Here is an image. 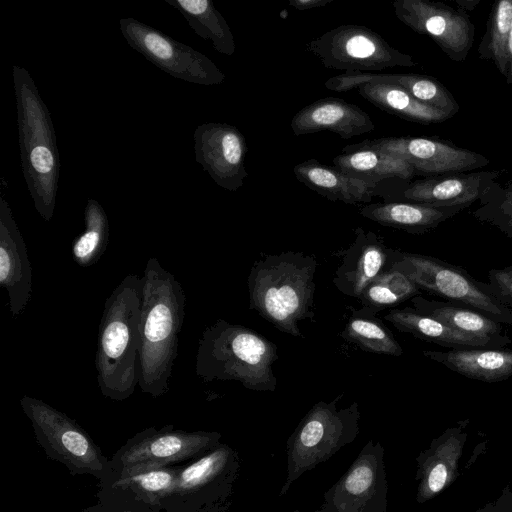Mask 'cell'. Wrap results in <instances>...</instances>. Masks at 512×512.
I'll return each mask as SVG.
<instances>
[{
    "label": "cell",
    "instance_id": "cell-14",
    "mask_svg": "<svg viewBox=\"0 0 512 512\" xmlns=\"http://www.w3.org/2000/svg\"><path fill=\"white\" fill-rule=\"evenodd\" d=\"M180 465L115 472L98 481L100 508L114 512H165Z\"/></svg>",
    "mask_w": 512,
    "mask_h": 512
},
{
    "label": "cell",
    "instance_id": "cell-28",
    "mask_svg": "<svg viewBox=\"0 0 512 512\" xmlns=\"http://www.w3.org/2000/svg\"><path fill=\"white\" fill-rule=\"evenodd\" d=\"M414 309L462 333L495 341L502 346L510 339L502 335L501 323L471 308L413 297Z\"/></svg>",
    "mask_w": 512,
    "mask_h": 512
},
{
    "label": "cell",
    "instance_id": "cell-34",
    "mask_svg": "<svg viewBox=\"0 0 512 512\" xmlns=\"http://www.w3.org/2000/svg\"><path fill=\"white\" fill-rule=\"evenodd\" d=\"M419 291V287L409 277L389 267L364 289L358 299L366 308L381 310L412 298Z\"/></svg>",
    "mask_w": 512,
    "mask_h": 512
},
{
    "label": "cell",
    "instance_id": "cell-1",
    "mask_svg": "<svg viewBox=\"0 0 512 512\" xmlns=\"http://www.w3.org/2000/svg\"><path fill=\"white\" fill-rule=\"evenodd\" d=\"M141 278L138 385L143 393L156 398L169 391L186 296L175 276L154 257L147 261Z\"/></svg>",
    "mask_w": 512,
    "mask_h": 512
},
{
    "label": "cell",
    "instance_id": "cell-23",
    "mask_svg": "<svg viewBox=\"0 0 512 512\" xmlns=\"http://www.w3.org/2000/svg\"><path fill=\"white\" fill-rule=\"evenodd\" d=\"M296 179L316 193L331 201L346 204L369 202L376 184L354 178L335 166H328L316 159H307L293 168Z\"/></svg>",
    "mask_w": 512,
    "mask_h": 512
},
{
    "label": "cell",
    "instance_id": "cell-3",
    "mask_svg": "<svg viewBox=\"0 0 512 512\" xmlns=\"http://www.w3.org/2000/svg\"><path fill=\"white\" fill-rule=\"evenodd\" d=\"M21 166L34 207L53 217L60 172L59 151L50 112L29 72L13 66Z\"/></svg>",
    "mask_w": 512,
    "mask_h": 512
},
{
    "label": "cell",
    "instance_id": "cell-41",
    "mask_svg": "<svg viewBox=\"0 0 512 512\" xmlns=\"http://www.w3.org/2000/svg\"><path fill=\"white\" fill-rule=\"evenodd\" d=\"M79 512H114V511H107L105 509L100 508L98 505L94 504V505L89 506Z\"/></svg>",
    "mask_w": 512,
    "mask_h": 512
},
{
    "label": "cell",
    "instance_id": "cell-38",
    "mask_svg": "<svg viewBox=\"0 0 512 512\" xmlns=\"http://www.w3.org/2000/svg\"><path fill=\"white\" fill-rule=\"evenodd\" d=\"M333 1L334 0H290L289 5L297 10L304 11L324 7Z\"/></svg>",
    "mask_w": 512,
    "mask_h": 512
},
{
    "label": "cell",
    "instance_id": "cell-25",
    "mask_svg": "<svg viewBox=\"0 0 512 512\" xmlns=\"http://www.w3.org/2000/svg\"><path fill=\"white\" fill-rule=\"evenodd\" d=\"M463 209V206L433 207L407 201H390L366 205L360 209V214L384 226L410 233H424Z\"/></svg>",
    "mask_w": 512,
    "mask_h": 512
},
{
    "label": "cell",
    "instance_id": "cell-4",
    "mask_svg": "<svg viewBox=\"0 0 512 512\" xmlns=\"http://www.w3.org/2000/svg\"><path fill=\"white\" fill-rule=\"evenodd\" d=\"M316 270L317 260L302 252L255 261L248 277L250 308L281 332L302 336L298 323L313 316Z\"/></svg>",
    "mask_w": 512,
    "mask_h": 512
},
{
    "label": "cell",
    "instance_id": "cell-40",
    "mask_svg": "<svg viewBox=\"0 0 512 512\" xmlns=\"http://www.w3.org/2000/svg\"><path fill=\"white\" fill-rule=\"evenodd\" d=\"M454 3L458 5V8L467 12L475 9L480 0H455Z\"/></svg>",
    "mask_w": 512,
    "mask_h": 512
},
{
    "label": "cell",
    "instance_id": "cell-6",
    "mask_svg": "<svg viewBox=\"0 0 512 512\" xmlns=\"http://www.w3.org/2000/svg\"><path fill=\"white\" fill-rule=\"evenodd\" d=\"M338 396L331 402L316 403L302 418L286 444L287 475L279 496L305 472L327 461L353 442L359 433L360 412L357 402L337 408Z\"/></svg>",
    "mask_w": 512,
    "mask_h": 512
},
{
    "label": "cell",
    "instance_id": "cell-15",
    "mask_svg": "<svg viewBox=\"0 0 512 512\" xmlns=\"http://www.w3.org/2000/svg\"><path fill=\"white\" fill-rule=\"evenodd\" d=\"M395 16L414 32L429 36L453 61H464L475 40L468 13L443 2L395 0Z\"/></svg>",
    "mask_w": 512,
    "mask_h": 512
},
{
    "label": "cell",
    "instance_id": "cell-7",
    "mask_svg": "<svg viewBox=\"0 0 512 512\" xmlns=\"http://www.w3.org/2000/svg\"><path fill=\"white\" fill-rule=\"evenodd\" d=\"M20 406L47 458L64 465L72 475H90L98 481L104 477L110 458L75 420L28 395L20 399Z\"/></svg>",
    "mask_w": 512,
    "mask_h": 512
},
{
    "label": "cell",
    "instance_id": "cell-9",
    "mask_svg": "<svg viewBox=\"0 0 512 512\" xmlns=\"http://www.w3.org/2000/svg\"><path fill=\"white\" fill-rule=\"evenodd\" d=\"M389 267L409 277L419 289L462 303L512 326V311L498 300L488 285L475 281L465 270L435 257L388 250Z\"/></svg>",
    "mask_w": 512,
    "mask_h": 512
},
{
    "label": "cell",
    "instance_id": "cell-11",
    "mask_svg": "<svg viewBox=\"0 0 512 512\" xmlns=\"http://www.w3.org/2000/svg\"><path fill=\"white\" fill-rule=\"evenodd\" d=\"M306 49L329 69L372 72L392 67H414L412 56L392 47L375 31L343 24L314 38Z\"/></svg>",
    "mask_w": 512,
    "mask_h": 512
},
{
    "label": "cell",
    "instance_id": "cell-39",
    "mask_svg": "<svg viewBox=\"0 0 512 512\" xmlns=\"http://www.w3.org/2000/svg\"><path fill=\"white\" fill-rule=\"evenodd\" d=\"M508 72L506 78L507 84H512V28L509 33L507 44Z\"/></svg>",
    "mask_w": 512,
    "mask_h": 512
},
{
    "label": "cell",
    "instance_id": "cell-20",
    "mask_svg": "<svg viewBox=\"0 0 512 512\" xmlns=\"http://www.w3.org/2000/svg\"><path fill=\"white\" fill-rule=\"evenodd\" d=\"M295 136L330 131L343 139H351L374 130L371 117L355 104L339 98H323L306 105L292 118Z\"/></svg>",
    "mask_w": 512,
    "mask_h": 512
},
{
    "label": "cell",
    "instance_id": "cell-13",
    "mask_svg": "<svg viewBox=\"0 0 512 512\" xmlns=\"http://www.w3.org/2000/svg\"><path fill=\"white\" fill-rule=\"evenodd\" d=\"M384 448L369 440L342 477L323 496V512H387Z\"/></svg>",
    "mask_w": 512,
    "mask_h": 512
},
{
    "label": "cell",
    "instance_id": "cell-35",
    "mask_svg": "<svg viewBox=\"0 0 512 512\" xmlns=\"http://www.w3.org/2000/svg\"><path fill=\"white\" fill-rule=\"evenodd\" d=\"M342 336L368 352L389 356L403 354L401 346L391 331L374 318L353 316L348 321Z\"/></svg>",
    "mask_w": 512,
    "mask_h": 512
},
{
    "label": "cell",
    "instance_id": "cell-8",
    "mask_svg": "<svg viewBox=\"0 0 512 512\" xmlns=\"http://www.w3.org/2000/svg\"><path fill=\"white\" fill-rule=\"evenodd\" d=\"M240 470L236 449L220 443L206 455L180 465L165 512H226Z\"/></svg>",
    "mask_w": 512,
    "mask_h": 512
},
{
    "label": "cell",
    "instance_id": "cell-19",
    "mask_svg": "<svg viewBox=\"0 0 512 512\" xmlns=\"http://www.w3.org/2000/svg\"><path fill=\"white\" fill-rule=\"evenodd\" d=\"M0 286L8 295L11 316L17 318L32 294V268L26 244L9 203L0 198Z\"/></svg>",
    "mask_w": 512,
    "mask_h": 512
},
{
    "label": "cell",
    "instance_id": "cell-33",
    "mask_svg": "<svg viewBox=\"0 0 512 512\" xmlns=\"http://www.w3.org/2000/svg\"><path fill=\"white\" fill-rule=\"evenodd\" d=\"M511 28L512 0L495 1L478 46V55L482 60L492 61L504 77L508 72L507 44Z\"/></svg>",
    "mask_w": 512,
    "mask_h": 512
},
{
    "label": "cell",
    "instance_id": "cell-26",
    "mask_svg": "<svg viewBox=\"0 0 512 512\" xmlns=\"http://www.w3.org/2000/svg\"><path fill=\"white\" fill-rule=\"evenodd\" d=\"M342 152L333 159L334 166L368 183L377 185L390 178L410 181L417 175L415 169L403 158L381 150L353 144L344 147Z\"/></svg>",
    "mask_w": 512,
    "mask_h": 512
},
{
    "label": "cell",
    "instance_id": "cell-32",
    "mask_svg": "<svg viewBox=\"0 0 512 512\" xmlns=\"http://www.w3.org/2000/svg\"><path fill=\"white\" fill-rule=\"evenodd\" d=\"M84 230L72 247L74 261L81 267H90L104 254L109 240V222L101 204L88 199L84 210Z\"/></svg>",
    "mask_w": 512,
    "mask_h": 512
},
{
    "label": "cell",
    "instance_id": "cell-10",
    "mask_svg": "<svg viewBox=\"0 0 512 512\" xmlns=\"http://www.w3.org/2000/svg\"><path fill=\"white\" fill-rule=\"evenodd\" d=\"M216 431H186L172 424L148 427L129 438L110 458V471L161 468L194 461L216 448Z\"/></svg>",
    "mask_w": 512,
    "mask_h": 512
},
{
    "label": "cell",
    "instance_id": "cell-22",
    "mask_svg": "<svg viewBox=\"0 0 512 512\" xmlns=\"http://www.w3.org/2000/svg\"><path fill=\"white\" fill-rule=\"evenodd\" d=\"M388 268L389 254L382 241L374 233L359 227L336 272L334 283L341 292L359 298L364 289Z\"/></svg>",
    "mask_w": 512,
    "mask_h": 512
},
{
    "label": "cell",
    "instance_id": "cell-36",
    "mask_svg": "<svg viewBox=\"0 0 512 512\" xmlns=\"http://www.w3.org/2000/svg\"><path fill=\"white\" fill-rule=\"evenodd\" d=\"M473 215L512 237V181L504 187L497 182Z\"/></svg>",
    "mask_w": 512,
    "mask_h": 512
},
{
    "label": "cell",
    "instance_id": "cell-31",
    "mask_svg": "<svg viewBox=\"0 0 512 512\" xmlns=\"http://www.w3.org/2000/svg\"><path fill=\"white\" fill-rule=\"evenodd\" d=\"M186 19L194 32L212 43L214 50L232 56L236 44L232 31L211 0H165Z\"/></svg>",
    "mask_w": 512,
    "mask_h": 512
},
{
    "label": "cell",
    "instance_id": "cell-42",
    "mask_svg": "<svg viewBox=\"0 0 512 512\" xmlns=\"http://www.w3.org/2000/svg\"><path fill=\"white\" fill-rule=\"evenodd\" d=\"M291 512H304V511L294 510V511H291ZM313 512H323V511H321V510L319 509V510H317V511H313Z\"/></svg>",
    "mask_w": 512,
    "mask_h": 512
},
{
    "label": "cell",
    "instance_id": "cell-16",
    "mask_svg": "<svg viewBox=\"0 0 512 512\" xmlns=\"http://www.w3.org/2000/svg\"><path fill=\"white\" fill-rule=\"evenodd\" d=\"M356 145L401 157L417 174L425 176L469 172L489 164V160L482 154L433 138L382 137L364 140Z\"/></svg>",
    "mask_w": 512,
    "mask_h": 512
},
{
    "label": "cell",
    "instance_id": "cell-29",
    "mask_svg": "<svg viewBox=\"0 0 512 512\" xmlns=\"http://www.w3.org/2000/svg\"><path fill=\"white\" fill-rule=\"evenodd\" d=\"M357 89L364 99L377 108L408 121L428 125L441 123L451 118L443 111L419 102L396 85L367 83Z\"/></svg>",
    "mask_w": 512,
    "mask_h": 512
},
{
    "label": "cell",
    "instance_id": "cell-5",
    "mask_svg": "<svg viewBox=\"0 0 512 512\" xmlns=\"http://www.w3.org/2000/svg\"><path fill=\"white\" fill-rule=\"evenodd\" d=\"M277 346L258 332L218 319L198 341L196 375L204 382L238 381L254 391H275Z\"/></svg>",
    "mask_w": 512,
    "mask_h": 512
},
{
    "label": "cell",
    "instance_id": "cell-27",
    "mask_svg": "<svg viewBox=\"0 0 512 512\" xmlns=\"http://www.w3.org/2000/svg\"><path fill=\"white\" fill-rule=\"evenodd\" d=\"M384 318L398 330L413 336L440 344L458 348H500L501 344L474 335L454 330L444 323L412 308L392 309Z\"/></svg>",
    "mask_w": 512,
    "mask_h": 512
},
{
    "label": "cell",
    "instance_id": "cell-2",
    "mask_svg": "<svg viewBox=\"0 0 512 512\" xmlns=\"http://www.w3.org/2000/svg\"><path fill=\"white\" fill-rule=\"evenodd\" d=\"M142 278L128 274L106 299L95 356L102 395L123 401L139 382V320Z\"/></svg>",
    "mask_w": 512,
    "mask_h": 512
},
{
    "label": "cell",
    "instance_id": "cell-24",
    "mask_svg": "<svg viewBox=\"0 0 512 512\" xmlns=\"http://www.w3.org/2000/svg\"><path fill=\"white\" fill-rule=\"evenodd\" d=\"M458 348L424 351V355L452 371L482 382H500L512 376V350Z\"/></svg>",
    "mask_w": 512,
    "mask_h": 512
},
{
    "label": "cell",
    "instance_id": "cell-21",
    "mask_svg": "<svg viewBox=\"0 0 512 512\" xmlns=\"http://www.w3.org/2000/svg\"><path fill=\"white\" fill-rule=\"evenodd\" d=\"M367 83H385L403 88L419 102L453 117L459 104L452 93L436 78L412 73L345 72L329 78L325 87L346 92Z\"/></svg>",
    "mask_w": 512,
    "mask_h": 512
},
{
    "label": "cell",
    "instance_id": "cell-18",
    "mask_svg": "<svg viewBox=\"0 0 512 512\" xmlns=\"http://www.w3.org/2000/svg\"><path fill=\"white\" fill-rule=\"evenodd\" d=\"M502 171L453 172L406 181L399 200L433 207L467 208L482 201L497 183Z\"/></svg>",
    "mask_w": 512,
    "mask_h": 512
},
{
    "label": "cell",
    "instance_id": "cell-17",
    "mask_svg": "<svg viewBox=\"0 0 512 512\" xmlns=\"http://www.w3.org/2000/svg\"><path fill=\"white\" fill-rule=\"evenodd\" d=\"M193 138L196 162L214 182L231 192L241 188L248 172L247 144L240 130L227 123L208 122L195 129Z\"/></svg>",
    "mask_w": 512,
    "mask_h": 512
},
{
    "label": "cell",
    "instance_id": "cell-37",
    "mask_svg": "<svg viewBox=\"0 0 512 512\" xmlns=\"http://www.w3.org/2000/svg\"><path fill=\"white\" fill-rule=\"evenodd\" d=\"M488 278L489 291L507 307H512V266L492 269Z\"/></svg>",
    "mask_w": 512,
    "mask_h": 512
},
{
    "label": "cell",
    "instance_id": "cell-30",
    "mask_svg": "<svg viewBox=\"0 0 512 512\" xmlns=\"http://www.w3.org/2000/svg\"><path fill=\"white\" fill-rule=\"evenodd\" d=\"M462 447L463 439L454 430L427 454L420 469L419 502L431 499L455 479Z\"/></svg>",
    "mask_w": 512,
    "mask_h": 512
},
{
    "label": "cell",
    "instance_id": "cell-12",
    "mask_svg": "<svg viewBox=\"0 0 512 512\" xmlns=\"http://www.w3.org/2000/svg\"><path fill=\"white\" fill-rule=\"evenodd\" d=\"M119 27L127 43L169 75L199 85L224 82L225 74L206 55L134 18H122Z\"/></svg>",
    "mask_w": 512,
    "mask_h": 512
}]
</instances>
